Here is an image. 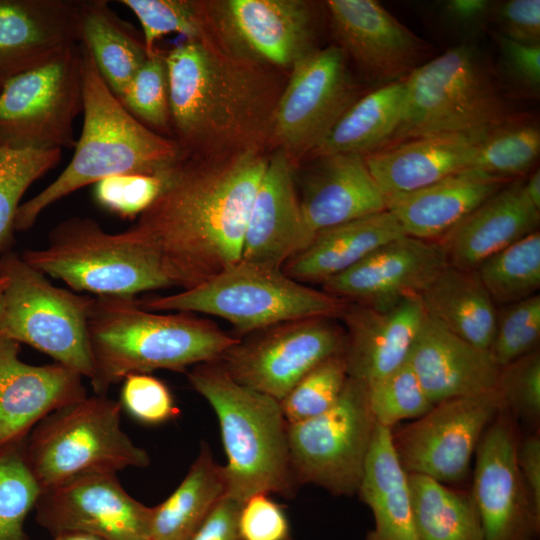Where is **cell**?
Wrapping results in <instances>:
<instances>
[{"instance_id": "1", "label": "cell", "mask_w": 540, "mask_h": 540, "mask_svg": "<svg viewBox=\"0 0 540 540\" xmlns=\"http://www.w3.org/2000/svg\"><path fill=\"white\" fill-rule=\"evenodd\" d=\"M267 152L183 160L155 201L125 230L158 259L173 287L189 289L241 260Z\"/></svg>"}, {"instance_id": "2", "label": "cell", "mask_w": 540, "mask_h": 540, "mask_svg": "<svg viewBox=\"0 0 540 540\" xmlns=\"http://www.w3.org/2000/svg\"><path fill=\"white\" fill-rule=\"evenodd\" d=\"M164 58L172 139L183 159L271 148L287 73L237 57L205 34L176 45Z\"/></svg>"}, {"instance_id": "3", "label": "cell", "mask_w": 540, "mask_h": 540, "mask_svg": "<svg viewBox=\"0 0 540 540\" xmlns=\"http://www.w3.org/2000/svg\"><path fill=\"white\" fill-rule=\"evenodd\" d=\"M87 327L95 394L130 374L219 361L240 341L193 313L144 309L136 297L94 296Z\"/></svg>"}, {"instance_id": "4", "label": "cell", "mask_w": 540, "mask_h": 540, "mask_svg": "<svg viewBox=\"0 0 540 540\" xmlns=\"http://www.w3.org/2000/svg\"><path fill=\"white\" fill-rule=\"evenodd\" d=\"M83 77V126L74 154L60 175L20 204L14 231L29 230L49 206L114 175H162L183 160L176 142L138 121L110 90L89 51L80 44Z\"/></svg>"}, {"instance_id": "5", "label": "cell", "mask_w": 540, "mask_h": 540, "mask_svg": "<svg viewBox=\"0 0 540 540\" xmlns=\"http://www.w3.org/2000/svg\"><path fill=\"white\" fill-rule=\"evenodd\" d=\"M187 377L219 420L226 496L241 504L259 493L292 497L298 485L280 401L237 382L217 361L195 365Z\"/></svg>"}, {"instance_id": "6", "label": "cell", "mask_w": 540, "mask_h": 540, "mask_svg": "<svg viewBox=\"0 0 540 540\" xmlns=\"http://www.w3.org/2000/svg\"><path fill=\"white\" fill-rule=\"evenodd\" d=\"M405 103L391 144L501 124L513 107L486 55L464 42L428 60L405 80Z\"/></svg>"}, {"instance_id": "7", "label": "cell", "mask_w": 540, "mask_h": 540, "mask_svg": "<svg viewBox=\"0 0 540 540\" xmlns=\"http://www.w3.org/2000/svg\"><path fill=\"white\" fill-rule=\"evenodd\" d=\"M138 304L150 311L220 317L242 333L307 318H340L347 301L287 276L281 268L240 260L199 285Z\"/></svg>"}, {"instance_id": "8", "label": "cell", "mask_w": 540, "mask_h": 540, "mask_svg": "<svg viewBox=\"0 0 540 540\" xmlns=\"http://www.w3.org/2000/svg\"><path fill=\"white\" fill-rule=\"evenodd\" d=\"M121 412L120 401L94 394L43 418L22 445L41 490L82 475L147 467L150 457L122 430Z\"/></svg>"}, {"instance_id": "9", "label": "cell", "mask_w": 540, "mask_h": 540, "mask_svg": "<svg viewBox=\"0 0 540 540\" xmlns=\"http://www.w3.org/2000/svg\"><path fill=\"white\" fill-rule=\"evenodd\" d=\"M21 257L47 277L95 297H135L173 287L152 252L125 231L106 232L89 217L58 223L44 248L27 249Z\"/></svg>"}, {"instance_id": "10", "label": "cell", "mask_w": 540, "mask_h": 540, "mask_svg": "<svg viewBox=\"0 0 540 540\" xmlns=\"http://www.w3.org/2000/svg\"><path fill=\"white\" fill-rule=\"evenodd\" d=\"M0 274L7 279L0 296V337L28 344L90 380L87 325L94 296L54 286L13 252L0 254Z\"/></svg>"}, {"instance_id": "11", "label": "cell", "mask_w": 540, "mask_h": 540, "mask_svg": "<svg viewBox=\"0 0 540 540\" xmlns=\"http://www.w3.org/2000/svg\"><path fill=\"white\" fill-rule=\"evenodd\" d=\"M375 426L366 384L348 377L330 409L288 424L290 463L297 485L314 484L334 496L357 494Z\"/></svg>"}, {"instance_id": "12", "label": "cell", "mask_w": 540, "mask_h": 540, "mask_svg": "<svg viewBox=\"0 0 540 540\" xmlns=\"http://www.w3.org/2000/svg\"><path fill=\"white\" fill-rule=\"evenodd\" d=\"M206 36L225 51L289 74L316 49L317 11L306 0H196Z\"/></svg>"}, {"instance_id": "13", "label": "cell", "mask_w": 540, "mask_h": 540, "mask_svg": "<svg viewBox=\"0 0 540 540\" xmlns=\"http://www.w3.org/2000/svg\"><path fill=\"white\" fill-rule=\"evenodd\" d=\"M82 111V55L77 43L5 82L0 89V141L74 149L73 123Z\"/></svg>"}, {"instance_id": "14", "label": "cell", "mask_w": 540, "mask_h": 540, "mask_svg": "<svg viewBox=\"0 0 540 540\" xmlns=\"http://www.w3.org/2000/svg\"><path fill=\"white\" fill-rule=\"evenodd\" d=\"M363 94L336 44L316 49L288 74L275 110L271 148L282 150L297 166Z\"/></svg>"}, {"instance_id": "15", "label": "cell", "mask_w": 540, "mask_h": 540, "mask_svg": "<svg viewBox=\"0 0 540 540\" xmlns=\"http://www.w3.org/2000/svg\"><path fill=\"white\" fill-rule=\"evenodd\" d=\"M503 409L496 389L438 402L411 423L391 430L396 455L408 474L461 484L471 475L483 433Z\"/></svg>"}, {"instance_id": "16", "label": "cell", "mask_w": 540, "mask_h": 540, "mask_svg": "<svg viewBox=\"0 0 540 540\" xmlns=\"http://www.w3.org/2000/svg\"><path fill=\"white\" fill-rule=\"evenodd\" d=\"M345 344L333 318H307L258 331L217 362L237 382L281 401L315 366L344 353Z\"/></svg>"}, {"instance_id": "17", "label": "cell", "mask_w": 540, "mask_h": 540, "mask_svg": "<svg viewBox=\"0 0 540 540\" xmlns=\"http://www.w3.org/2000/svg\"><path fill=\"white\" fill-rule=\"evenodd\" d=\"M518 424L503 409L483 433L475 451L470 493L485 540H537L540 507L517 465Z\"/></svg>"}, {"instance_id": "18", "label": "cell", "mask_w": 540, "mask_h": 540, "mask_svg": "<svg viewBox=\"0 0 540 540\" xmlns=\"http://www.w3.org/2000/svg\"><path fill=\"white\" fill-rule=\"evenodd\" d=\"M33 510L53 537L84 533L102 540H149L151 507L133 498L114 473L82 475L42 489Z\"/></svg>"}, {"instance_id": "19", "label": "cell", "mask_w": 540, "mask_h": 540, "mask_svg": "<svg viewBox=\"0 0 540 540\" xmlns=\"http://www.w3.org/2000/svg\"><path fill=\"white\" fill-rule=\"evenodd\" d=\"M335 44L376 87L405 81L431 46L374 0H328Z\"/></svg>"}, {"instance_id": "20", "label": "cell", "mask_w": 540, "mask_h": 540, "mask_svg": "<svg viewBox=\"0 0 540 540\" xmlns=\"http://www.w3.org/2000/svg\"><path fill=\"white\" fill-rule=\"evenodd\" d=\"M447 266L438 241L405 235L325 281L322 290L347 302L389 306L420 296Z\"/></svg>"}, {"instance_id": "21", "label": "cell", "mask_w": 540, "mask_h": 540, "mask_svg": "<svg viewBox=\"0 0 540 540\" xmlns=\"http://www.w3.org/2000/svg\"><path fill=\"white\" fill-rule=\"evenodd\" d=\"M19 351L0 337V448L22 444L51 412L87 396L80 374L57 362L25 363Z\"/></svg>"}, {"instance_id": "22", "label": "cell", "mask_w": 540, "mask_h": 540, "mask_svg": "<svg viewBox=\"0 0 540 540\" xmlns=\"http://www.w3.org/2000/svg\"><path fill=\"white\" fill-rule=\"evenodd\" d=\"M424 317L419 296L389 306L347 302L339 319L348 377L367 385L405 364Z\"/></svg>"}, {"instance_id": "23", "label": "cell", "mask_w": 540, "mask_h": 540, "mask_svg": "<svg viewBox=\"0 0 540 540\" xmlns=\"http://www.w3.org/2000/svg\"><path fill=\"white\" fill-rule=\"evenodd\" d=\"M294 168L282 150L273 149L269 154L249 213L241 260L282 269L311 242Z\"/></svg>"}, {"instance_id": "24", "label": "cell", "mask_w": 540, "mask_h": 540, "mask_svg": "<svg viewBox=\"0 0 540 540\" xmlns=\"http://www.w3.org/2000/svg\"><path fill=\"white\" fill-rule=\"evenodd\" d=\"M79 41L78 0H0V89Z\"/></svg>"}, {"instance_id": "25", "label": "cell", "mask_w": 540, "mask_h": 540, "mask_svg": "<svg viewBox=\"0 0 540 540\" xmlns=\"http://www.w3.org/2000/svg\"><path fill=\"white\" fill-rule=\"evenodd\" d=\"M408 363L433 404L494 390L500 372L489 350L467 342L426 314Z\"/></svg>"}, {"instance_id": "26", "label": "cell", "mask_w": 540, "mask_h": 540, "mask_svg": "<svg viewBox=\"0 0 540 540\" xmlns=\"http://www.w3.org/2000/svg\"><path fill=\"white\" fill-rule=\"evenodd\" d=\"M489 129L416 137L364 159L385 198L408 193L469 169Z\"/></svg>"}, {"instance_id": "27", "label": "cell", "mask_w": 540, "mask_h": 540, "mask_svg": "<svg viewBox=\"0 0 540 540\" xmlns=\"http://www.w3.org/2000/svg\"><path fill=\"white\" fill-rule=\"evenodd\" d=\"M312 159L299 197L311 240L321 230L386 210L385 196L364 156L331 154Z\"/></svg>"}, {"instance_id": "28", "label": "cell", "mask_w": 540, "mask_h": 540, "mask_svg": "<svg viewBox=\"0 0 540 540\" xmlns=\"http://www.w3.org/2000/svg\"><path fill=\"white\" fill-rule=\"evenodd\" d=\"M540 211L515 179L464 217L438 242L448 265L474 271L487 258L538 231Z\"/></svg>"}, {"instance_id": "29", "label": "cell", "mask_w": 540, "mask_h": 540, "mask_svg": "<svg viewBox=\"0 0 540 540\" xmlns=\"http://www.w3.org/2000/svg\"><path fill=\"white\" fill-rule=\"evenodd\" d=\"M509 182L467 169L424 188L386 197V209L406 235L439 241Z\"/></svg>"}, {"instance_id": "30", "label": "cell", "mask_w": 540, "mask_h": 540, "mask_svg": "<svg viewBox=\"0 0 540 540\" xmlns=\"http://www.w3.org/2000/svg\"><path fill=\"white\" fill-rule=\"evenodd\" d=\"M405 235L396 217L386 209L317 232L282 270L303 284H323Z\"/></svg>"}, {"instance_id": "31", "label": "cell", "mask_w": 540, "mask_h": 540, "mask_svg": "<svg viewBox=\"0 0 540 540\" xmlns=\"http://www.w3.org/2000/svg\"><path fill=\"white\" fill-rule=\"evenodd\" d=\"M357 494L374 520L365 540H419L408 473L394 450L391 429L377 423Z\"/></svg>"}, {"instance_id": "32", "label": "cell", "mask_w": 540, "mask_h": 540, "mask_svg": "<svg viewBox=\"0 0 540 540\" xmlns=\"http://www.w3.org/2000/svg\"><path fill=\"white\" fill-rule=\"evenodd\" d=\"M419 297L429 318L467 342L489 350L497 307L475 270L447 266Z\"/></svg>"}, {"instance_id": "33", "label": "cell", "mask_w": 540, "mask_h": 540, "mask_svg": "<svg viewBox=\"0 0 540 540\" xmlns=\"http://www.w3.org/2000/svg\"><path fill=\"white\" fill-rule=\"evenodd\" d=\"M405 93V81L364 93L308 157L331 154L366 156L390 145L402 119Z\"/></svg>"}, {"instance_id": "34", "label": "cell", "mask_w": 540, "mask_h": 540, "mask_svg": "<svg viewBox=\"0 0 540 540\" xmlns=\"http://www.w3.org/2000/svg\"><path fill=\"white\" fill-rule=\"evenodd\" d=\"M79 43L119 99L148 58L143 37L105 0L79 1Z\"/></svg>"}, {"instance_id": "35", "label": "cell", "mask_w": 540, "mask_h": 540, "mask_svg": "<svg viewBox=\"0 0 540 540\" xmlns=\"http://www.w3.org/2000/svg\"><path fill=\"white\" fill-rule=\"evenodd\" d=\"M226 491L224 467L203 442L179 486L166 500L151 507L149 540H190Z\"/></svg>"}, {"instance_id": "36", "label": "cell", "mask_w": 540, "mask_h": 540, "mask_svg": "<svg viewBox=\"0 0 540 540\" xmlns=\"http://www.w3.org/2000/svg\"><path fill=\"white\" fill-rule=\"evenodd\" d=\"M419 540H485L470 490L408 474Z\"/></svg>"}, {"instance_id": "37", "label": "cell", "mask_w": 540, "mask_h": 540, "mask_svg": "<svg viewBox=\"0 0 540 540\" xmlns=\"http://www.w3.org/2000/svg\"><path fill=\"white\" fill-rule=\"evenodd\" d=\"M539 152L538 124L514 115L488 130L469 169L512 181L534 167Z\"/></svg>"}, {"instance_id": "38", "label": "cell", "mask_w": 540, "mask_h": 540, "mask_svg": "<svg viewBox=\"0 0 540 540\" xmlns=\"http://www.w3.org/2000/svg\"><path fill=\"white\" fill-rule=\"evenodd\" d=\"M475 271L497 308L538 294L539 230L487 258Z\"/></svg>"}, {"instance_id": "39", "label": "cell", "mask_w": 540, "mask_h": 540, "mask_svg": "<svg viewBox=\"0 0 540 540\" xmlns=\"http://www.w3.org/2000/svg\"><path fill=\"white\" fill-rule=\"evenodd\" d=\"M61 149L16 146L0 141V254L10 244L26 190L61 160Z\"/></svg>"}, {"instance_id": "40", "label": "cell", "mask_w": 540, "mask_h": 540, "mask_svg": "<svg viewBox=\"0 0 540 540\" xmlns=\"http://www.w3.org/2000/svg\"><path fill=\"white\" fill-rule=\"evenodd\" d=\"M22 445L0 448V540H29L24 522L41 492Z\"/></svg>"}, {"instance_id": "41", "label": "cell", "mask_w": 540, "mask_h": 540, "mask_svg": "<svg viewBox=\"0 0 540 540\" xmlns=\"http://www.w3.org/2000/svg\"><path fill=\"white\" fill-rule=\"evenodd\" d=\"M119 100L143 125L172 139L169 81L164 53L156 50L148 56Z\"/></svg>"}, {"instance_id": "42", "label": "cell", "mask_w": 540, "mask_h": 540, "mask_svg": "<svg viewBox=\"0 0 540 540\" xmlns=\"http://www.w3.org/2000/svg\"><path fill=\"white\" fill-rule=\"evenodd\" d=\"M366 386L376 423L391 430L404 420L421 417L434 405L408 361Z\"/></svg>"}, {"instance_id": "43", "label": "cell", "mask_w": 540, "mask_h": 540, "mask_svg": "<svg viewBox=\"0 0 540 540\" xmlns=\"http://www.w3.org/2000/svg\"><path fill=\"white\" fill-rule=\"evenodd\" d=\"M347 379L344 353L319 363L280 401L287 423L304 421L330 409L340 397Z\"/></svg>"}, {"instance_id": "44", "label": "cell", "mask_w": 540, "mask_h": 540, "mask_svg": "<svg viewBox=\"0 0 540 540\" xmlns=\"http://www.w3.org/2000/svg\"><path fill=\"white\" fill-rule=\"evenodd\" d=\"M540 294L497 308L489 352L501 368L539 349Z\"/></svg>"}, {"instance_id": "45", "label": "cell", "mask_w": 540, "mask_h": 540, "mask_svg": "<svg viewBox=\"0 0 540 540\" xmlns=\"http://www.w3.org/2000/svg\"><path fill=\"white\" fill-rule=\"evenodd\" d=\"M132 11L142 27L148 56L156 50V41L169 33H179L192 41L204 35L196 0H120Z\"/></svg>"}, {"instance_id": "46", "label": "cell", "mask_w": 540, "mask_h": 540, "mask_svg": "<svg viewBox=\"0 0 540 540\" xmlns=\"http://www.w3.org/2000/svg\"><path fill=\"white\" fill-rule=\"evenodd\" d=\"M496 390L504 409L534 431L540 423V351L535 350L500 368Z\"/></svg>"}, {"instance_id": "47", "label": "cell", "mask_w": 540, "mask_h": 540, "mask_svg": "<svg viewBox=\"0 0 540 540\" xmlns=\"http://www.w3.org/2000/svg\"><path fill=\"white\" fill-rule=\"evenodd\" d=\"M174 169L162 175L121 174L104 178L94 184V199L108 212L136 219L159 196Z\"/></svg>"}, {"instance_id": "48", "label": "cell", "mask_w": 540, "mask_h": 540, "mask_svg": "<svg viewBox=\"0 0 540 540\" xmlns=\"http://www.w3.org/2000/svg\"><path fill=\"white\" fill-rule=\"evenodd\" d=\"M120 399L122 409L144 424H161L179 414L167 385L149 373L126 376L123 379Z\"/></svg>"}, {"instance_id": "49", "label": "cell", "mask_w": 540, "mask_h": 540, "mask_svg": "<svg viewBox=\"0 0 540 540\" xmlns=\"http://www.w3.org/2000/svg\"><path fill=\"white\" fill-rule=\"evenodd\" d=\"M490 34L511 85L519 94L537 98L540 92V44L516 42L495 31H490Z\"/></svg>"}, {"instance_id": "50", "label": "cell", "mask_w": 540, "mask_h": 540, "mask_svg": "<svg viewBox=\"0 0 540 540\" xmlns=\"http://www.w3.org/2000/svg\"><path fill=\"white\" fill-rule=\"evenodd\" d=\"M239 531L242 540H291L285 512L264 493L253 495L242 504Z\"/></svg>"}, {"instance_id": "51", "label": "cell", "mask_w": 540, "mask_h": 540, "mask_svg": "<svg viewBox=\"0 0 540 540\" xmlns=\"http://www.w3.org/2000/svg\"><path fill=\"white\" fill-rule=\"evenodd\" d=\"M490 23L498 34L524 44H540V1L508 0L493 4Z\"/></svg>"}, {"instance_id": "52", "label": "cell", "mask_w": 540, "mask_h": 540, "mask_svg": "<svg viewBox=\"0 0 540 540\" xmlns=\"http://www.w3.org/2000/svg\"><path fill=\"white\" fill-rule=\"evenodd\" d=\"M494 2L487 0H448L440 2V18L450 27L475 35L490 23Z\"/></svg>"}, {"instance_id": "53", "label": "cell", "mask_w": 540, "mask_h": 540, "mask_svg": "<svg viewBox=\"0 0 540 540\" xmlns=\"http://www.w3.org/2000/svg\"><path fill=\"white\" fill-rule=\"evenodd\" d=\"M242 504L224 496L210 511L190 540H242L239 514Z\"/></svg>"}, {"instance_id": "54", "label": "cell", "mask_w": 540, "mask_h": 540, "mask_svg": "<svg viewBox=\"0 0 540 540\" xmlns=\"http://www.w3.org/2000/svg\"><path fill=\"white\" fill-rule=\"evenodd\" d=\"M522 478L537 506L540 507V435L533 431L520 438L516 452Z\"/></svg>"}, {"instance_id": "55", "label": "cell", "mask_w": 540, "mask_h": 540, "mask_svg": "<svg viewBox=\"0 0 540 540\" xmlns=\"http://www.w3.org/2000/svg\"><path fill=\"white\" fill-rule=\"evenodd\" d=\"M524 191L533 206L540 211V172L539 169L524 180Z\"/></svg>"}, {"instance_id": "56", "label": "cell", "mask_w": 540, "mask_h": 540, "mask_svg": "<svg viewBox=\"0 0 540 540\" xmlns=\"http://www.w3.org/2000/svg\"><path fill=\"white\" fill-rule=\"evenodd\" d=\"M53 538L54 540H102L98 537L84 533H66Z\"/></svg>"}, {"instance_id": "57", "label": "cell", "mask_w": 540, "mask_h": 540, "mask_svg": "<svg viewBox=\"0 0 540 540\" xmlns=\"http://www.w3.org/2000/svg\"><path fill=\"white\" fill-rule=\"evenodd\" d=\"M6 283H7V279L6 277H4L3 275L0 274V296L6 286Z\"/></svg>"}, {"instance_id": "58", "label": "cell", "mask_w": 540, "mask_h": 540, "mask_svg": "<svg viewBox=\"0 0 540 540\" xmlns=\"http://www.w3.org/2000/svg\"><path fill=\"white\" fill-rule=\"evenodd\" d=\"M51 540H54V538H52Z\"/></svg>"}]
</instances>
